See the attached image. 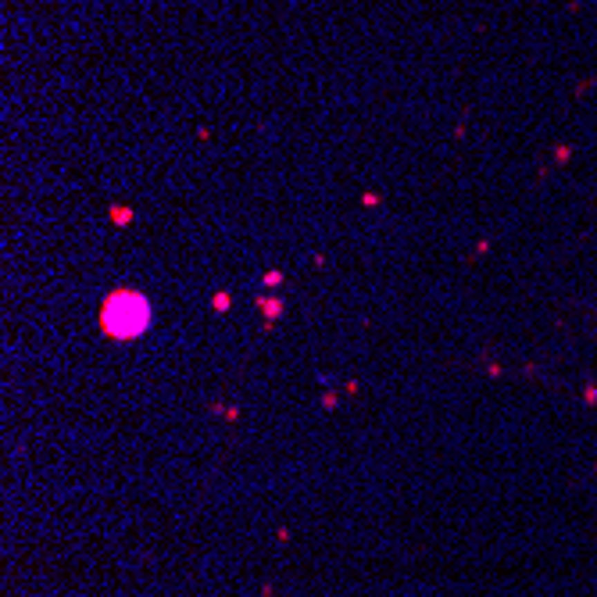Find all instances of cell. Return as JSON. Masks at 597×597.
Instances as JSON below:
<instances>
[{
  "mask_svg": "<svg viewBox=\"0 0 597 597\" xmlns=\"http://www.w3.org/2000/svg\"><path fill=\"white\" fill-rule=\"evenodd\" d=\"M104 322L115 337H133L143 329V322H147V304L140 297H115L104 312Z\"/></svg>",
  "mask_w": 597,
  "mask_h": 597,
  "instance_id": "6da1fadb",
  "label": "cell"
}]
</instances>
